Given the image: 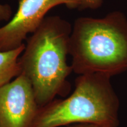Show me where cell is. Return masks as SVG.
I'll list each match as a JSON object with an SVG mask.
<instances>
[{"mask_svg": "<svg viewBox=\"0 0 127 127\" xmlns=\"http://www.w3.org/2000/svg\"><path fill=\"white\" fill-rule=\"evenodd\" d=\"M72 28L61 17L50 16L27 39L19 58L21 74L30 81L39 107L69 93L67 78L73 70L67 57Z\"/></svg>", "mask_w": 127, "mask_h": 127, "instance_id": "cell-1", "label": "cell"}, {"mask_svg": "<svg viewBox=\"0 0 127 127\" xmlns=\"http://www.w3.org/2000/svg\"><path fill=\"white\" fill-rule=\"evenodd\" d=\"M60 5L79 9L81 0H20L14 17L0 27V51L12 50L23 45L28 35L37 29L48 11Z\"/></svg>", "mask_w": 127, "mask_h": 127, "instance_id": "cell-4", "label": "cell"}, {"mask_svg": "<svg viewBox=\"0 0 127 127\" xmlns=\"http://www.w3.org/2000/svg\"><path fill=\"white\" fill-rule=\"evenodd\" d=\"M12 15V9L8 4L0 3V21H9Z\"/></svg>", "mask_w": 127, "mask_h": 127, "instance_id": "cell-8", "label": "cell"}, {"mask_svg": "<svg viewBox=\"0 0 127 127\" xmlns=\"http://www.w3.org/2000/svg\"><path fill=\"white\" fill-rule=\"evenodd\" d=\"M70 127H102L99 126V125L93 124H89V123H79L75 124L72 126Z\"/></svg>", "mask_w": 127, "mask_h": 127, "instance_id": "cell-9", "label": "cell"}, {"mask_svg": "<svg viewBox=\"0 0 127 127\" xmlns=\"http://www.w3.org/2000/svg\"><path fill=\"white\" fill-rule=\"evenodd\" d=\"M102 4V0H81L79 9H95L101 7Z\"/></svg>", "mask_w": 127, "mask_h": 127, "instance_id": "cell-7", "label": "cell"}, {"mask_svg": "<svg viewBox=\"0 0 127 127\" xmlns=\"http://www.w3.org/2000/svg\"><path fill=\"white\" fill-rule=\"evenodd\" d=\"M38 107L24 74L0 87V127H31Z\"/></svg>", "mask_w": 127, "mask_h": 127, "instance_id": "cell-5", "label": "cell"}, {"mask_svg": "<svg viewBox=\"0 0 127 127\" xmlns=\"http://www.w3.org/2000/svg\"><path fill=\"white\" fill-rule=\"evenodd\" d=\"M111 77L101 73L79 75L73 93L39 107L31 127H60L89 123L118 127L120 101Z\"/></svg>", "mask_w": 127, "mask_h": 127, "instance_id": "cell-3", "label": "cell"}, {"mask_svg": "<svg viewBox=\"0 0 127 127\" xmlns=\"http://www.w3.org/2000/svg\"><path fill=\"white\" fill-rule=\"evenodd\" d=\"M69 54L78 75L110 77L127 71V17L115 11L102 18L79 17L74 22Z\"/></svg>", "mask_w": 127, "mask_h": 127, "instance_id": "cell-2", "label": "cell"}, {"mask_svg": "<svg viewBox=\"0 0 127 127\" xmlns=\"http://www.w3.org/2000/svg\"><path fill=\"white\" fill-rule=\"evenodd\" d=\"M24 48V44L14 50L0 51V87L8 83L21 74L19 58Z\"/></svg>", "mask_w": 127, "mask_h": 127, "instance_id": "cell-6", "label": "cell"}]
</instances>
